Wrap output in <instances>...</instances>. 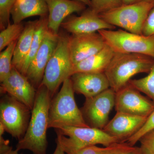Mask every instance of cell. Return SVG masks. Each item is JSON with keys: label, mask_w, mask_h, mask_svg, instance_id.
I'll list each match as a JSON object with an SVG mask.
<instances>
[{"label": "cell", "mask_w": 154, "mask_h": 154, "mask_svg": "<svg viewBox=\"0 0 154 154\" xmlns=\"http://www.w3.org/2000/svg\"><path fill=\"white\" fill-rule=\"evenodd\" d=\"M31 110L22 102L6 94L0 102V122L6 132L21 140L27 131Z\"/></svg>", "instance_id": "ba28073f"}, {"label": "cell", "mask_w": 154, "mask_h": 154, "mask_svg": "<svg viewBox=\"0 0 154 154\" xmlns=\"http://www.w3.org/2000/svg\"><path fill=\"white\" fill-rule=\"evenodd\" d=\"M56 148L53 154H65V152H64L60 145L58 143L56 142Z\"/></svg>", "instance_id": "836d02e7"}, {"label": "cell", "mask_w": 154, "mask_h": 154, "mask_svg": "<svg viewBox=\"0 0 154 154\" xmlns=\"http://www.w3.org/2000/svg\"><path fill=\"white\" fill-rule=\"evenodd\" d=\"M9 141L5 140L0 143V154H19L17 149L14 150L9 146Z\"/></svg>", "instance_id": "1f68e13d"}, {"label": "cell", "mask_w": 154, "mask_h": 154, "mask_svg": "<svg viewBox=\"0 0 154 154\" xmlns=\"http://www.w3.org/2000/svg\"><path fill=\"white\" fill-rule=\"evenodd\" d=\"M75 91L70 78L63 83L59 92L51 99L48 115V128L63 126L90 127L86 122L82 110L77 106Z\"/></svg>", "instance_id": "7a4b0ae2"}, {"label": "cell", "mask_w": 154, "mask_h": 154, "mask_svg": "<svg viewBox=\"0 0 154 154\" xmlns=\"http://www.w3.org/2000/svg\"><path fill=\"white\" fill-rule=\"evenodd\" d=\"M55 130L57 135L56 141L65 153L88 146L102 144L105 147L119 142L103 130L91 127L63 126Z\"/></svg>", "instance_id": "277c9868"}, {"label": "cell", "mask_w": 154, "mask_h": 154, "mask_svg": "<svg viewBox=\"0 0 154 154\" xmlns=\"http://www.w3.org/2000/svg\"><path fill=\"white\" fill-rule=\"evenodd\" d=\"M17 40L13 42L0 53V82L5 79L13 68L12 61Z\"/></svg>", "instance_id": "7402d4cb"}, {"label": "cell", "mask_w": 154, "mask_h": 154, "mask_svg": "<svg viewBox=\"0 0 154 154\" xmlns=\"http://www.w3.org/2000/svg\"><path fill=\"white\" fill-rule=\"evenodd\" d=\"M99 32L69 36L68 46L73 64L82 61L102 50L106 45Z\"/></svg>", "instance_id": "5bb4252c"}, {"label": "cell", "mask_w": 154, "mask_h": 154, "mask_svg": "<svg viewBox=\"0 0 154 154\" xmlns=\"http://www.w3.org/2000/svg\"><path fill=\"white\" fill-rule=\"evenodd\" d=\"M154 128V110L147 119L142 127L136 133L129 138L128 141L132 145H135L139 141L142 137L149 131Z\"/></svg>", "instance_id": "83f0119b"}, {"label": "cell", "mask_w": 154, "mask_h": 154, "mask_svg": "<svg viewBox=\"0 0 154 154\" xmlns=\"http://www.w3.org/2000/svg\"><path fill=\"white\" fill-rule=\"evenodd\" d=\"M81 16H70L65 19L61 27L72 34H86L103 30H114L116 27L108 24L99 14L88 8Z\"/></svg>", "instance_id": "4fadbf2b"}, {"label": "cell", "mask_w": 154, "mask_h": 154, "mask_svg": "<svg viewBox=\"0 0 154 154\" xmlns=\"http://www.w3.org/2000/svg\"><path fill=\"white\" fill-rule=\"evenodd\" d=\"M103 148L96 145L85 147L77 150L72 151L66 153L67 154H102Z\"/></svg>", "instance_id": "4dcf8cb0"}, {"label": "cell", "mask_w": 154, "mask_h": 154, "mask_svg": "<svg viewBox=\"0 0 154 154\" xmlns=\"http://www.w3.org/2000/svg\"><path fill=\"white\" fill-rule=\"evenodd\" d=\"M79 1L85 4L86 5L88 6L89 8H91V0H79Z\"/></svg>", "instance_id": "e575fe53"}, {"label": "cell", "mask_w": 154, "mask_h": 154, "mask_svg": "<svg viewBox=\"0 0 154 154\" xmlns=\"http://www.w3.org/2000/svg\"><path fill=\"white\" fill-rule=\"evenodd\" d=\"M140 92L129 83L116 92V112L148 117L154 110V102Z\"/></svg>", "instance_id": "30bf717a"}, {"label": "cell", "mask_w": 154, "mask_h": 154, "mask_svg": "<svg viewBox=\"0 0 154 154\" xmlns=\"http://www.w3.org/2000/svg\"><path fill=\"white\" fill-rule=\"evenodd\" d=\"M114 54L113 50L106 45L99 52L74 65L73 75L78 72H105Z\"/></svg>", "instance_id": "d6986e66"}, {"label": "cell", "mask_w": 154, "mask_h": 154, "mask_svg": "<svg viewBox=\"0 0 154 154\" xmlns=\"http://www.w3.org/2000/svg\"><path fill=\"white\" fill-rule=\"evenodd\" d=\"M154 64V58L149 56L114 52L104 73L109 81L110 88L116 92L127 85L135 75L149 73Z\"/></svg>", "instance_id": "3957f363"}, {"label": "cell", "mask_w": 154, "mask_h": 154, "mask_svg": "<svg viewBox=\"0 0 154 154\" xmlns=\"http://www.w3.org/2000/svg\"><path fill=\"white\" fill-rule=\"evenodd\" d=\"M37 20L28 22L17 40L14 50L12 65L21 72L25 60L30 51Z\"/></svg>", "instance_id": "ffe728a7"}, {"label": "cell", "mask_w": 154, "mask_h": 154, "mask_svg": "<svg viewBox=\"0 0 154 154\" xmlns=\"http://www.w3.org/2000/svg\"><path fill=\"white\" fill-rule=\"evenodd\" d=\"M17 0H0V28L1 31L10 24L11 11Z\"/></svg>", "instance_id": "484cf974"}, {"label": "cell", "mask_w": 154, "mask_h": 154, "mask_svg": "<svg viewBox=\"0 0 154 154\" xmlns=\"http://www.w3.org/2000/svg\"><path fill=\"white\" fill-rule=\"evenodd\" d=\"M5 131V128L2 123L0 122V136H2Z\"/></svg>", "instance_id": "d590c367"}, {"label": "cell", "mask_w": 154, "mask_h": 154, "mask_svg": "<svg viewBox=\"0 0 154 154\" xmlns=\"http://www.w3.org/2000/svg\"><path fill=\"white\" fill-rule=\"evenodd\" d=\"M25 26L22 23H10L0 33V51H2L13 42L18 40L24 30Z\"/></svg>", "instance_id": "603a6c76"}, {"label": "cell", "mask_w": 154, "mask_h": 154, "mask_svg": "<svg viewBox=\"0 0 154 154\" xmlns=\"http://www.w3.org/2000/svg\"><path fill=\"white\" fill-rule=\"evenodd\" d=\"M48 16L40 17V19L37 20L30 51L20 72L24 75L25 76L26 75V72L29 65L40 48L43 41L45 34L46 30L48 29Z\"/></svg>", "instance_id": "44dd1931"}, {"label": "cell", "mask_w": 154, "mask_h": 154, "mask_svg": "<svg viewBox=\"0 0 154 154\" xmlns=\"http://www.w3.org/2000/svg\"><path fill=\"white\" fill-rule=\"evenodd\" d=\"M48 7V28L58 34L60 27L65 19L74 13L83 12L86 5L79 0H46Z\"/></svg>", "instance_id": "2e32d148"}, {"label": "cell", "mask_w": 154, "mask_h": 154, "mask_svg": "<svg viewBox=\"0 0 154 154\" xmlns=\"http://www.w3.org/2000/svg\"><path fill=\"white\" fill-rule=\"evenodd\" d=\"M115 93L110 88L97 96L86 99L82 111L89 126L102 130L106 126L109 114L115 107Z\"/></svg>", "instance_id": "9c48e42d"}, {"label": "cell", "mask_w": 154, "mask_h": 154, "mask_svg": "<svg viewBox=\"0 0 154 154\" xmlns=\"http://www.w3.org/2000/svg\"><path fill=\"white\" fill-rule=\"evenodd\" d=\"M68 39L69 36L59 35L57 46L45 71L41 85L47 88L52 98L60 86L73 75Z\"/></svg>", "instance_id": "5b68a950"}, {"label": "cell", "mask_w": 154, "mask_h": 154, "mask_svg": "<svg viewBox=\"0 0 154 154\" xmlns=\"http://www.w3.org/2000/svg\"><path fill=\"white\" fill-rule=\"evenodd\" d=\"M102 154H143L140 147L124 142H116L103 148Z\"/></svg>", "instance_id": "d4e9b609"}, {"label": "cell", "mask_w": 154, "mask_h": 154, "mask_svg": "<svg viewBox=\"0 0 154 154\" xmlns=\"http://www.w3.org/2000/svg\"><path fill=\"white\" fill-rule=\"evenodd\" d=\"M48 15L46 0H17L11 13L13 22L15 24L21 23L29 17H43Z\"/></svg>", "instance_id": "ac0fdd59"}, {"label": "cell", "mask_w": 154, "mask_h": 154, "mask_svg": "<svg viewBox=\"0 0 154 154\" xmlns=\"http://www.w3.org/2000/svg\"><path fill=\"white\" fill-rule=\"evenodd\" d=\"M152 4L140 3L122 5L99 14L104 21L131 33L142 34V29Z\"/></svg>", "instance_id": "8992f818"}, {"label": "cell", "mask_w": 154, "mask_h": 154, "mask_svg": "<svg viewBox=\"0 0 154 154\" xmlns=\"http://www.w3.org/2000/svg\"><path fill=\"white\" fill-rule=\"evenodd\" d=\"M1 83V93L8 94L32 110L37 90L26 76L13 66L8 76Z\"/></svg>", "instance_id": "7c38bea8"}, {"label": "cell", "mask_w": 154, "mask_h": 154, "mask_svg": "<svg viewBox=\"0 0 154 154\" xmlns=\"http://www.w3.org/2000/svg\"><path fill=\"white\" fill-rule=\"evenodd\" d=\"M75 92L87 98L101 94L110 88L105 73L78 72L70 77Z\"/></svg>", "instance_id": "e0dca14e"}, {"label": "cell", "mask_w": 154, "mask_h": 154, "mask_svg": "<svg viewBox=\"0 0 154 154\" xmlns=\"http://www.w3.org/2000/svg\"><path fill=\"white\" fill-rule=\"evenodd\" d=\"M98 32L114 52L139 54L154 58V36L136 34L122 29Z\"/></svg>", "instance_id": "52a82bcc"}, {"label": "cell", "mask_w": 154, "mask_h": 154, "mask_svg": "<svg viewBox=\"0 0 154 154\" xmlns=\"http://www.w3.org/2000/svg\"><path fill=\"white\" fill-rule=\"evenodd\" d=\"M147 118L116 112L103 130L110 136L116 139L119 142H124L142 127Z\"/></svg>", "instance_id": "9a60e30c"}, {"label": "cell", "mask_w": 154, "mask_h": 154, "mask_svg": "<svg viewBox=\"0 0 154 154\" xmlns=\"http://www.w3.org/2000/svg\"><path fill=\"white\" fill-rule=\"evenodd\" d=\"M129 83L154 102V64L147 76L138 79H131Z\"/></svg>", "instance_id": "cb8c5ba5"}, {"label": "cell", "mask_w": 154, "mask_h": 154, "mask_svg": "<svg viewBox=\"0 0 154 154\" xmlns=\"http://www.w3.org/2000/svg\"><path fill=\"white\" fill-rule=\"evenodd\" d=\"M122 5L136 4L140 3H147L152 4L154 6V0H122Z\"/></svg>", "instance_id": "d6a6232c"}, {"label": "cell", "mask_w": 154, "mask_h": 154, "mask_svg": "<svg viewBox=\"0 0 154 154\" xmlns=\"http://www.w3.org/2000/svg\"><path fill=\"white\" fill-rule=\"evenodd\" d=\"M139 141L143 154H154V128L146 133Z\"/></svg>", "instance_id": "f1b7e54d"}, {"label": "cell", "mask_w": 154, "mask_h": 154, "mask_svg": "<svg viewBox=\"0 0 154 154\" xmlns=\"http://www.w3.org/2000/svg\"><path fill=\"white\" fill-rule=\"evenodd\" d=\"M92 9L100 14L115 8L122 5V0H91Z\"/></svg>", "instance_id": "4316f807"}, {"label": "cell", "mask_w": 154, "mask_h": 154, "mask_svg": "<svg viewBox=\"0 0 154 154\" xmlns=\"http://www.w3.org/2000/svg\"><path fill=\"white\" fill-rule=\"evenodd\" d=\"M59 38V34L48 29L40 48L28 66L25 76L36 90L41 85L45 68L57 46Z\"/></svg>", "instance_id": "8fae6325"}, {"label": "cell", "mask_w": 154, "mask_h": 154, "mask_svg": "<svg viewBox=\"0 0 154 154\" xmlns=\"http://www.w3.org/2000/svg\"><path fill=\"white\" fill-rule=\"evenodd\" d=\"M142 34L146 36H154V7L146 19L143 27Z\"/></svg>", "instance_id": "f546056e"}, {"label": "cell", "mask_w": 154, "mask_h": 154, "mask_svg": "<svg viewBox=\"0 0 154 154\" xmlns=\"http://www.w3.org/2000/svg\"><path fill=\"white\" fill-rule=\"evenodd\" d=\"M51 99L47 88L42 85L39 86L36 91L27 131L16 146L18 151L26 149L33 154H47V131Z\"/></svg>", "instance_id": "6da1fadb"}]
</instances>
